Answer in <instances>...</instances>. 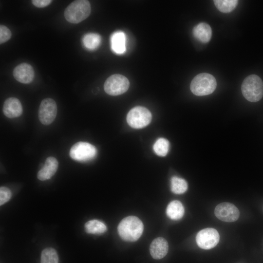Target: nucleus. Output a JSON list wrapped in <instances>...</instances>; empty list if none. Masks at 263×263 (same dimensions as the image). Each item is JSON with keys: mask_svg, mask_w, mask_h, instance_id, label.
Returning a JSON list of instances; mask_svg holds the SVG:
<instances>
[{"mask_svg": "<svg viewBox=\"0 0 263 263\" xmlns=\"http://www.w3.org/2000/svg\"><path fill=\"white\" fill-rule=\"evenodd\" d=\"M117 229L122 239L126 241L134 242L141 236L143 231V224L137 217L130 216L121 220Z\"/></svg>", "mask_w": 263, "mask_h": 263, "instance_id": "1", "label": "nucleus"}, {"mask_svg": "<svg viewBox=\"0 0 263 263\" xmlns=\"http://www.w3.org/2000/svg\"><path fill=\"white\" fill-rule=\"evenodd\" d=\"M91 11V4L88 0H75L65 9L64 17L67 21L76 24L87 19Z\"/></svg>", "mask_w": 263, "mask_h": 263, "instance_id": "2", "label": "nucleus"}, {"mask_svg": "<svg viewBox=\"0 0 263 263\" xmlns=\"http://www.w3.org/2000/svg\"><path fill=\"white\" fill-rule=\"evenodd\" d=\"M217 82L215 78L206 73L196 75L192 80L190 89L197 96H204L212 94L215 90Z\"/></svg>", "mask_w": 263, "mask_h": 263, "instance_id": "3", "label": "nucleus"}, {"mask_svg": "<svg viewBox=\"0 0 263 263\" xmlns=\"http://www.w3.org/2000/svg\"><path fill=\"white\" fill-rule=\"evenodd\" d=\"M241 90L243 96L248 101L257 102L263 96V82L259 76L249 75L244 80Z\"/></svg>", "mask_w": 263, "mask_h": 263, "instance_id": "4", "label": "nucleus"}, {"mask_svg": "<svg viewBox=\"0 0 263 263\" xmlns=\"http://www.w3.org/2000/svg\"><path fill=\"white\" fill-rule=\"evenodd\" d=\"M151 117V113L148 109L142 106H136L129 112L127 122L133 128L141 129L149 124Z\"/></svg>", "mask_w": 263, "mask_h": 263, "instance_id": "5", "label": "nucleus"}, {"mask_svg": "<svg viewBox=\"0 0 263 263\" xmlns=\"http://www.w3.org/2000/svg\"><path fill=\"white\" fill-rule=\"evenodd\" d=\"M97 150L91 144L85 142L75 143L71 148V158L79 162H86L93 159L96 155Z\"/></svg>", "mask_w": 263, "mask_h": 263, "instance_id": "6", "label": "nucleus"}, {"mask_svg": "<svg viewBox=\"0 0 263 263\" xmlns=\"http://www.w3.org/2000/svg\"><path fill=\"white\" fill-rule=\"evenodd\" d=\"M129 86L130 82L126 77L120 74H114L105 81L104 89L107 94L114 96L125 93Z\"/></svg>", "mask_w": 263, "mask_h": 263, "instance_id": "7", "label": "nucleus"}, {"mask_svg": "<svg viewBox=\"0 0 263 263\" xmlns=\"http://www.w3.org/2000/svg\"><path fill=\"white\" fill-rule=\"evenodd\" d=\"M57 114V106L55 101L50 98L42 100L38 109V118L40 122L45 125L51 124Z\"/></svg>", "mask_w": 263, "mask_h": 263, "instance_id": "8", "label": "nucleus"}, {"mask_svg": "<svg viewBox=\"0 0 263 263\" xmlns=\"http://www.w3.org/2000/svg\"><path fill=\"white\" fill-rule=\"evenodd\" d=\"M220 235L218 232L213 228H207L198 232L196 241L199 247L204 249H210L214 247L219 243Z\"/></svg>", "mask_w": 263, "mask_h": 263, "instance_id": "9", "label": "nucleus"}, {"mask_svg": "<svg viewBox=\"0 0 263 263\" xmlns=\"http://www.w3.org/2000/svg\"><path fill=\"white\" fill-rule=\"evenodd\" d=\"M214 214L218 219L226 222L236 221L240 215L237 207L228 202H223L218 205L215 208Z\"/></svg>", "mask_w": 263, "mask_h": 263, "instance_id": "10", "label": "nucleus"}, {"mask_svg": "<svg viewBox=\"0 0 263 263\" xmlns=\"http://www.w3.org/2000/svg\"><path fill=\"white\" fill-rule=\"evenodd\" d=\"M13 75L18 81L23 84H28L34 79V71L30 64L22 63L14 68Z\"/></svg>", "mask_w": 263, "mask_h": 263, "instance_id": "11", "label": "nucleus"}, {"mask_svg": "<svg viewBox=\"0 0 263 263\" xmlns=\"http://www.w3.org/2000/svg\"><path fill=\"white\" fill-rule=\"evenodd\" d=\"M4 114L10 118L20 116L22 113V107L20 101L16 97H9L5 100L3 105Z\"/></svg>", "mask_w": 263, "mask_h": 263, "instance_id": "12", "label": "nucleus"}, {"mask_svg": "<svg viewBox=\"0 0 263 263\" xmlns=\"http://www.w3.org/2000/svg\"><path fill=\"white\" fill-rule=\"evenodd\" d=\"M58 163L54 157H49L45 160L44 166L37 174L38 178L41 181L50 179L57 171Z\"/></svg>", "mask_w": 263, "mask_h": 263, "instance_id": "13", "label": "nucleus"}, {"mask_svg": "<svg viewBox=\"0 0 263 263\" xmlns=\"http://www.w3.org/2000/svg\"><path fill=\"white\" fill-rule=\"evenodd\" d=\"M169 245L167 241L162 237L155 239L150 247V253L152 257L156 260L164 258L167 254Z\"/></svg>", "mask_w": 263, "mask_h": 263, "instance_id": "14", "label": "nucleus"}, {"mask_svg": "<svg viewBox=\"0 0 263 263\" xmlns=\"http://www.w3.org/2000/svg\"><path fill=\"white\" fill-rule=\"evenodd\" d=\"M126 37L125 33L121 31L113 33L111 37V48L117 54H124L126 50Z\"/></svg>", "mask_w": 263, "mask_h": 263, "instance_id": "15", "label": "nucleus"}, {"mask_svg": "<svg viewBox=\"0 0 263 263\" xmlns=\"http://www.w3.org/2000/svg\"><path fill=\"white\" fill-rule=\"evenodd\" d=\"M193 35L202 43H207L211 39L212 30L210 26L205 22H200L193 27Z\"/></svg>", "mask_w": 263, "mask_h": 263, "instance_id": "16", "label": "nucleus"}, {"mask_svg": "<svg viewBox=\"0 0 263 263\" xmlns=\"http://www.w3.org/2000/svg\"><path fill=\"white\" fill-rule=\"evenodd\" d=\"M185 209L182 204L178 200L170 202L167 206L166 213L171 219L177 220L182 218Z\"/></svg>", "mask_w": 263, "mask_h": 263, "instance_id": "17", "label": "nucleus"}, {"mask_svg": "<svg viewBox=\"0 0 263 263\" xmlns=\"http://www.w3.org/2000/svg\"><path fill=\"white\" fill-rule=\"evenodd\" d=\"M87 233L94 234H101L107 230L106 225L97 220H92L86 222L84 225Z\"/></svg>", "mask_w": 263, "mask_h": 263, "instance_id": "18", "label": "nucleus"}, {"mask_svg": "<svg viewBox=\"0 0 263 263\" xmlns=\"http://www.w3.org/2000/svg\"><path fill=\"white\" fill-rule=\"evenodd\" d=\"M82 42L86 49L93 50L99 46L101 42V37L97 34L88 33L83 36Z\"/></svg>", "mask_w": 263, "mask_h": 263, "instance_id": "19", "label": "nucleus"}, {"mask_svg": "<svg viewBox=\"0 0 263 263\" xmlns=\"http://www.w3.org/2000/svg\"><path fill=\"white\" fill-rule=\"evenodd\" d=\"M171 190L172 192L180 194L186 192L188 189L187 181L182 178L173 176L170 180Z\"/></svg>", "mask_w": 263, "mask_h": 263, "instance_id": "20", "label": "nucleus"}, {"mask_svg": "<svg viewBox=\"0 0 263 263\" xmlns=\"http://www.w3.org/2000/svg\"><path fill=\"white\" fill-rule=\"evenodd\" d=\"M214 3L218 10L224 13H227L233 11L237 5V0H215Z\"/></svg>", "mask_w": 263, "mask_h": 263, "instance_id": "21", "label": "nucleus"}, {"mask_svg": "<svg viewBox=\"0 0 263 263\" xmlns=\"http://www.w3.org/2000/svg\"><path fill=\"white\" fill-rule=\"evenodd\" d=\"M40 263H58V257L56 250L52 247L44 249L41 254Z\"/></svg>", "mask_w": 263, "mask_h": 263, "instance_id": "22", "label": "nucleus"}, {"mask_svg": "<svg viewBox=\"0 0 263 263\" xmlns=\"http://www.w3.org/2000/svg\"><path fill=\"white\" fill-rule=\"evenodd\" d=\"M169 149V143L168 140L164 138L158 139L153 146L155 153L158 156H166Z\"/></svg>", "mask_w": 263, "mask_h": 263, "instance_id": "23", "label": "nucleus"}, {"mask_svg": "<svg viewBox=\"0 0 263 263\" xmlns=\"http://www.w3.org/2000/svg\"><path fill=\"white\" fill-rule=\"evenodd\" d=\"M12 196L11 190L5 187L0 188V205L1 206L7 202Z\"/></svg>", "mask_w": 263, "mask_h": 263, "instance_id": "24", "label": "nucleus"}, {"mask_svg": "<svg viewBox=\"0 0 263 263\" xmlns=\"http://www.w3.org/2000/svg\"><path fill=\"white\" fill-rule=\"evenodd\" d=\"M12 34L10 29L3 25L0 26V43H3L8 41L11 37Z\"/></svg>", "mask_w": 263, "mask_h": 263, "instance_id": "25", "label": "nucleus"}, {"mask_svg": "<svg viewBox=\"0 0 263 263\" xmlns=\"http://www.w3.org/2000/svg\"><path fill=\"white\" fill-rule=\"evenodd\" d=\"M52 1L51 0H33V4L38 8H43L49 5Z\"/></svg>", "mask_w": 263, "mask_h": 263, "instance_id": "26", "label": "nucleus"}]
</instances>
